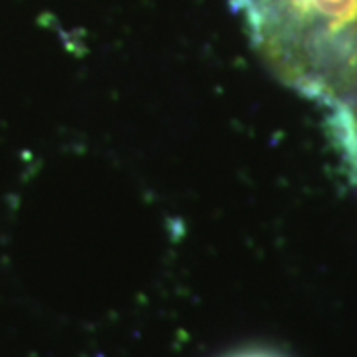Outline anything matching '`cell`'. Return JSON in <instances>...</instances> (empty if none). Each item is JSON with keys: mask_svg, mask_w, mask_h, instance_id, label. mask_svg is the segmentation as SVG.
I'll return each mask as SVG.
<instances>
[{"mask_svg": "<svg viewBox=\"0 0 357 357\" xmlns=\"http://www.w3.org/2000/svg\"><path fill=\"white\" fill-rule=\"evenodd\" d=\"M229 357H278L274 354H268V351H260V349H252V351H241L236 356H229Z\"/></svg>", "mask_w": 357, "mask_h": 357, "instance_id": "obj_1", "label": "cell"}]
</instances>
